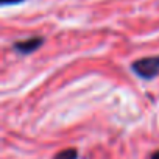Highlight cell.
<instances>
[{
	"instance_id": "1",
	"label": "cell",
	"mask_w": 159,
	"mask_h": 159,
	"mask_svg": "<svg viewBox=\"0 0 159 159\" xmlns=\"http://www.w3.org/2000/svg\"><path fill=\"white\" fill-rule=\"evenodd\" d=\"M133 72L143 78V80H151L159 75V56H150V58H142L137 59L131 64Z\"/></svg>"
},
{
	"instance_id": "4",
	"label": "cell",
	"mask_w": 159,
	"mask_h": 159,
	"mask_svg": "<svg viewBox=\"0 0 159 159\" xmlns=\"http://www.w3.org/2000/svg\"><path fill=\"white\" fill-rule=\"evenodd\" d=\"M0 2H2V5H14V3L24 2V0H0Z\"/></svg>"
},
{
	"instance_id": "5",
	"label": "cell",
	"mask_w": 159,
	"mask_h": 159,
	"mask_svg": "<svg viewBox=\"0 0 159 159\" xmlns=\"http://www.w3.org/2000/svg\"><path fill=\"white\" fill-rule=\"evenodd\" d=\"M150 159H159V151H156V153H153Z\"/></svg>"
},
{
	"instance_id": "2",
	"label": "cell",
	"mask_w": 159,
	"mask_h": 159,
	"mask_svg": "<svg viewBox=\"0 0 159 159\" xmlns=\"http://www.w3.org/2000/svg\"><path fill=\"white\" fill-rule=\"evenodd\" d=\"M42 44H44V38H30V39H25V41L14 42L13 48L20 55H30V53L36 52Z\"/></svg>"
},
{
	"instance_id": "3",
	"label": "cell",
	"mask_w": 159,
	"mask_h": 159,
	"mask_svg": "<svg viewBox=\"0 0 159 159\" xmlns=\"http://www.w3.org/2000/svg\"><path fill=\"white\" fill-rule=\"evenodd\" d=\"M78 157V151L75 148H66V150H61L58 151L53 159H76Z\"/></svg>"
}]
</instances>
